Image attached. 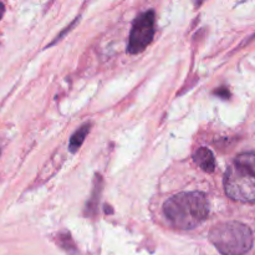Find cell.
Wrapping results in <instances>:
<instances>
[{"mask_svg":"<svg viewBox=\"0 0 255 255\" xmlns=\"http://www.w3.org/2000/svg\"><path fill=\"white\" fill-rule=\"evenodd\" d=\"M163 212L173 227L189 231L206 221L208 202L202 192H183L164 203Z\"/></svg>","mask_w":255,"mask_h":255,"instance_id":"cell-1","label":"cell"},{"mask_svg":"<svg viewBox=\"0 0 255 255\" xmlns=\"http://www.w3.org/2000/svg\"><path fill=\"white\" fill-rule=\"evenodd\" d=\"M224 189L233 201L255 203V153L236 157L224 176Z\"/></svg>","mask_w":255,"mask_h":255,"instance_id":"cell-2","label":"cell"},{"mask_svg":"<svg viewBox=\"0 0 255 255\" xmlns=\"http://www.w3.org/2000/svg\"><path fill=\"white\" fill-rule=\"evenodd\" d=\"M209 241L223 255H243L253 247V234L246 224L227 222L212 229Z\"/></svg>","mask_w":255,"mask_h":255,"instance_id":"cell-3","label":"cell"},{"mask_svg":"<svg viewBox=\"0 0 255 255\" xmlns=\"http://www.w3.org/2000/svg\"><path fill=\"white\" fill-rule=\"evenodd\" d=\"M154 19L156 14L153 10L142 12L139 16L136 17L132 25L128 46H127V51L129 54H138L143 51L147 45L152 41L154 35Z\"/></svg>","mask_w":255,"mask_h":255,"instance_id":"cell-4","label":"cell"},{"mask_svg":"<svg viewBox=\"0 0 255 255\" xmlns=\"http://www.w3.org/2000/svg\"><path fill=\"white\" fill-rule=\"evenodd\" d=\"M193 159L204 172H212L216 168V161H214V156L212 153L211 149L202 147V148L197 149L193 154Z\"/></svg>","mask_w":255,"mask_h":255,"instance_id":"cell-5","label":"cell"},{"mask_svg":"<svg viewBox=\"0 0 255 255\" xmlns=\"http://www.w3.org/2000/svg\"><path fill=\"white\" fill-rule=\"evenodd\" d=\"M89 131H90V125H84L81 128H79L74 134H72L71 139H70V146H69L70 151L76 152L77 149L81 147V144L84 143V139L86 138Z\"/></svg>","mask_w":255,"mask_h":255,"instance_id":"cell-6","label":"cell"},{"mask_svg":"<svg viewBox=\"0 0 255 255\" xmlns=\"http://www.w3.org/2000/svg\"><path fill=\"white\" fill-rule=\"evenodd\" d=\"M217 95H219V96L224 97V99H228L229 97V91L227 89H224V91H222V89H219L218 91H216Z\"/></svg>","mask_w":255,"mask_h":255,"instance_id":"cell-7","label":"cell"},{"mask_svg":"<svg viewBox=\"0 0 255 255\" xmlns=\"http://www.w3.org/2000/svg\"><path fill=\"white\" fill-rule=\"evenodd\" d=\"M4 12H5V5L2 4V2H0V19L2 17Z\"/></svg>","mask_w":255,"mask_h":255,"instance_id":"cell-8","label":"cell"}]
</instances>
